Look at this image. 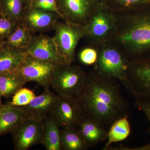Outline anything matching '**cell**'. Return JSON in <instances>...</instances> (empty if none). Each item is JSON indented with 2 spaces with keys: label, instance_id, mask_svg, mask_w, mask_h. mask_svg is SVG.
Returning a JSON list of instances; mask_svg holds the SVG:
<instances>
[{
  "label": "cell",
  "instance_id": "obj_1",
  "mask_svg": "<svg viewBox=\"0 0 150 150\" xmlns=\"http://www.w3.org/2000/svg\"><path fill=\"white\" fill-rule=\"evenodd\" d=\"M75 98L84 116L108 130L115 120L128 115L129 104L117 81L96 71L87 75L83 88Z\"/></svg>",
  "mask_w": 150,
  "mask_h": 150
},
{
  "label": "cell",
  "instance_id": "obj_2",
  "mask_svg": "<svg viewBox=\"0 0 150 150\" xmlns=\"http://www.w3.org/2000/svg\"><path fill=\"white\" fill-rule=\"evenodd\" d=\"M128 28L118 37L129 56L138 59L150 54V6L134 11Z\"/></svg>",
  "mask_w": 150,
  "mask_h": 150
},
{
  "label": "cell",
  "instance_id": "obj_3",
  "mask_svg": "<svg viewBox=\"0 0 150 150\" xmlns=\"http://www.w3.org/2000/svg\"><path fill=\"white\" fill-rule=\"evenodd\" d=\"M129 62L120 51L112 47L102 48L98 52L96 72L106 77L119 81L135 99L137 95L128 76Z\"/></svg>",
  "mask_w": 150,
  "mask_h": 150
},
{
  "label": "cell",
  "instance_id": "obj_4",
  "mask_svg": "<svg viewBox=\"0 0 150 150\" xmlns=\"http://www.w3.org/2000/svg\"><path fill=\"white\" fill-rule=\"evenodd\" d=\"M87 76L79 67L61 64L54 72L50 86L59 96L75 98L83 88Z\"/></svg>",
  "mask_w": 150,
  "mask_h": 150
},
{
  "label": "cell",
  "instance_id": "obj_5",
  "mask_svg": "<svg viewBox=\"0 0 150 150\" xmlns=\"http://www.w3.org/2000/svg\"><path fill=\"white\" fill-rule=\"evenodd\" d=\"M53 38L64 63L71 64L75 50L81 38L85 35L84 26L64 21H58L54 25Z\"/></svg>",
  "mask_w": 150,
  "mask_h": 150
},
{
  "label": "cell",
  "instance_id": "obj_6",
  "mask_svg": "<svg viewBox=\"0 0 150 150\" xmlns=\"http://www.w3.org/2000/svg\"><path fill=\"white\" fill-rule=\"evenodd\" d=\"M111 8L103 0H99L91 16L84 26L85 35L98 41H104L115 28V19Z\"/></svg>",
  "mask_w": 150,
  "mask_h": 150
},
{
  "label": "cell",
  "instance_id": "obj_7",
  "mask_svg": "<svg viewBox=\"0 0 150 150\" xmlns=\"http://www.w3.org/2000/svg\"><path fill=\"white\" fill-rule=\"evenodd\" d=\"M59 65L39 60L27 54L16 71L26 83L35 82L45 88L51 86L52 77Z\"/></svg>",
  "mask_w": 150,
  "mask_h": 150
},
{
  "label": "cell",
  "instance_id": "obj_8",
  "mask_svg": "<svg viewBox=\"0 0 150 150\" xmlns=\"http://www.w3.org/2000/svg\"><path fill=\"white\" fill-rule=\"evenodd\" d=\"M128 76L136 99L150 101V54L129 62Z\"/></svg>",
  "mask_w": 150,
  "mask_h": 150
},
{
  "label": "cell",
  "instance_id": "obj_9",
  "mask_svg": "<svg viewBox=\"0 0 150 150\" xmlns=\"http://www.w3.org/2000/svg\"><path fill=\"white\" fill-rule=\"evenodd\" d=\"M11 133L15 149L28 150L34 145L42 144L44 134L43 120L27 118Z\"/></svg>",
  "mask_w": 150,
  "mask_h": 150
},
{
  "label": "cell",
  "instance_id": "obj_10",
  "mask_svg": "<svg viewBox=\"0 0 150 150\" xmlns=\"http://www.w3.org/2000/svg\"><path fill=\"white\" fill-rule=\"evenodd\" d=\"M99 0H57L61 18L64 21L84 26Z\"/></svg>",
  "mask_w": 150,
  "mask_h": 150
},
{
  "label": "cell",
  "instance_id": "obj_11",
  "mask_svg": "<svg viewBox=\"0 0 150 150\" xmlns=\"http://www.w3.org/2000/svg\"><path fill=\"white\" fill-rule=\"evenodd\" d=\"M49 115L60 128H76L83 117V112L74 97L59 96Z\"/></svg>",
  "mask_w": 150,
  "mask_h": 150
},
{
  "label": "cell",
  "instance_id": "obj_12",
  "mask_svg": "<svg viewBox=\"0 0 150 150\" xmlns=\"http://www.w3.org/2000/svg\"><path fill=\"white\" fill-rule=\"evenodd\" d=\"M26 51L30 56L42 61L59 64H65L53 37L49 35L33 36Z\"/></svg>",
  "mask_w": 150,
  "mask_h": 150
},
{
  "label": "cell",
  "instance_id": "obj_13",
  "mask_svg": "<svg viewBox=\"0 0 150 150\" xmlns=\"http://www.w3.org/2000/svg\"><path fill=\"white\" fill-rule=\"evenodd\" d=\"M59 18L56 13L29 6L20 22L33 33L53 29Z\"/></svg>",
  "mask_w": 150,
  "mask_h": 150
},
{
  "label": "cell",
  "instance_id": "obj_14",
  "mask_svg": "<svg viewBox=\"0 0 150 150\" xmlns=\"http://www.w3.org/2000/svg\"><path fill=\"white\" fill-rule=\"evenodd\" d=\"M59 98V95L45 88L44 92L36 96L29 104L21 107L28 118H36L43 120L50 114L54 109Z\"/></svg>",
  "mask_w": 150,
  "mask_h": 150
},
{
  "label": "cell",
  "instance_id": "obj_15",
  "mask_svg": "<svg viewBox=\"0 0 150 150\" xmlns=\"http://www.w3.org/2000/svg\"><path fill=\"white\" fill-rule=\"evenodd\" d=\"M76 129L89 148L107 139L108 130L100 123L84 115Z\"/></svg>",
  "mask_w": 150,
  "mask_h": 150
},
{
  "label": "cell",
  "instance_id": "obj_16",
  "mask_svg": "<svg viewBox=\"0 0 150 150\" xmlns=\"http://www.w3.org/2000/svg\"><path fill=\"white\" fill-rule=\"evenodd\" d=\"M27 118L21 107L14 106L10 102L3 105L0 112V136L11 133Z\"/></svg>",
  "mask_w": 150,
  "mask_h": 150
},
{
  "label": "cell",
  "instance_id": "obj_17",
  "mask_svg": "<svg viewBox=\"0 0 150 150\" xmlns=\"http://www.w3.org/2000/svg\"><path fill=\"white\" fill-rule=\"evenodd\" d=\"M44 134L42 144L47 150H62L60 127L50 115L43 120Z\"/></svg>",
  "mask_w": 150,
  "mask_h": 150
},
{
  "label": "cell",
  "instance_id": "obj_18",
  "mask_svg": "<svg viewBox=\"0 0 150 150\" xmlns=\"http://www.w3.org/2000/svg\"><path fill=\"white\" fill-rule=\"evenodd\" d=\"M32 34L26 25L20 22L13 32L5 40V47L26 51L32 40Z\"/></svg>",
  "mask_w": 150,
  "mask_h": 150
},
{
  "label": "cell",
  "instance_id": "obj_19",
  "mask_svg": "<svg viewBox=\"0 0 150 150\" xmlns=\"http://www.w3.org/2000/svg\"><path fill=\"white\" fill-rule=\"evenodd\" d=\"M27 54L25 51L3 48L0 51V74L16 71Z\"/></svg>",
  "mask_w": 150,
  "mask_h": 150
},
{
  "label": "cell",
  "instance_id": "obj_20",
  "mask_svg": "<svg viewBox=\"0 0 150 150\" xmlns=\"http://www.w3.org/2000/svg\"><path fill=\"white\" fill-rule=\"evenodd\" d=\"M131 132V125L128 115L115 120L108 131L106 144L103 149L107 150L112 144L126 139Z\"/></svg>",
  "mask_w": 150,
  "mask_h": 150
},
{
  "label": "cell",
  "instance_id": "obj_21",
  "mask_svg": "<svg viewBox=\"0 0 150 150\" xmlns=\"http://www.w3.org/2000/svg\"><path fill=\"white\" fill-rule=\"evenodd\" d=\"M25 83L17 71L0 74V96L6 98L12 96Z\"/></svg>",
  "mask_w": 150,
  "mask_h": 150
},
{
  "label": "cell",
  "instance_id": "obj_22",
  "mask_svg": "<svg viewBox=\"0 0 150 150\" xmlns=\"http://www.w3.org/2000/svg\"><path fill=\"white\" fill-rule=\"evenodd\" d=\"M27 0H0V11L4 16L20 22L29 7Z\"/></svg>",
  "mask_w": 150,
  "mask_h": 150
},
{
  "label": "cell",
  "instance_id": "obj_23",
  "mask_svg": "<svg viewBox=\"0 0 150 150\" xmlns=\"http://www.w3.org/2000/svg\"><path fill=\"white\" fill-rule=\"evenodd\" d=\"M60 135L62 150H85L89 148L76 128H63Z\"/></svg>",
  "mask_w": 150,
  "mask_h": 150
},
{
  "label": "cell",
  "instance_id": "obj_24",
  "mask_svg": "<svg viewBox=\"0 0 150 150\" xmlns=\"http://www.w3.org/2000/svg\"><path fill=\"white\" fill-rule=\"evenodd\" d=\"M110 8L136 11L150 6V0H103Z\"/></svg>",
  "mask_w": 150,
  "mask_h": 150
},
{
  "label": "cell",
  "instance_id": "obj_25",
  "mask_svg": "<svg viewBox=\"0 0 150 150\" xmlns=\"http://www.w3.org/2000/svg\"><path fill=\"white\" fill-rule=\"evenodd\" d=\"M36 96L33 91L23 87L14 94L10 103L14 106L23 107L29 104Z\"/></svg>",
  "mask_w": 150,
  "mask_h": 150
},
{
  "label": "cell",
  "instance_id": "obj_26",
  "mask_svg": "<svg viewBox=\"0 0 150 150\" xmlns=\"http://www.w3.org/2000/svg\"><path fill=\"white\" fill-rule=\"evenodd\" d=\"M18 23L6 17L0 11V40L4 41L7 39Z\"/></svg>",
  "mask_w": 150,
  "mask_h": 150
},
{
  "label": "cell",
  "instance_id": "obj_27",
  "mask_svg": "<svg viewBox=\"0 0 150 150\" xmlns=\"http://www.w3.org/2000/svg\"><path fill=\"white\" fill-rule=\"evenodd\" d=\"M98 52L92 48H83L80 52L79 58L83 64L88 66L95 64L98 58Z\"/></svg>",
  "mask_w": 150,
  "mask_h": 150
},
{
  "label": "cell",
  "instance_id": "obj_28",
  "mask_svg": "<svg viewBox=\"0 0 150 150\" xmlns=\"http://www.w3.org/2000/svg\"><path fill=\"white\" fill-rule=\"evenodd\" d=\"M30 7L54 12L61 17L57 7V0H34L30 3Z\"/></svg>",
  "mask_w": 150,
  "mask_h": 150
},
{
  "label": "cell",
  "instance_id": "obj_29",
  "mask_svg": "<svg viewBox=\"0 0 150 150\" xmlns=\"http://www.w3.org/2000/svg\"><path fill=\"white\" fill-rule=\"evenodd\" d=\"M135 105L144 112L149 121V127L148 132L150 135V101L141 98H137L135 100Z\"/></svg>",
  "mask_w": 150,
  "mask_h": 150
},
{
  "label": "cell",
  "instance_id": "obj_30",
  "mask_svg": "<svg viewBox=\"0 0 150 150\" xmlns=\"http://www.w3.org/2000/svg\"><path fill=\"white\" fill-rule=\"evenodd\" d=\"M5 47V40H0V51Z\"/></svg>",
  "mask_w": 150,
  "mask_h": 150
},
{
  "label": "cell",
  "instance_id": "obj_31",
  "mask_svg": "<svg viewBox=\"0 0 150 150\" xmlns=\"http://www.w3.org/2000/svg\"><path fill=\"white\" fill-rule=\"evenodd\" d=\"M1 97L0 96V112H1V110L2 108L3 105L2 103L1 100Z\"/></svg>",
  "mask_w": 150,
  "mask_h": 150
},
{
  "label": "cell",
  "instance_id": "obj_32",
  "mask_svg": "<svg viewBox=\"0 0 150 150\" xmlns=\"http://www.w3.org/2000/svg\"><path fill=\"white\" fill-rule=\"evenodd\" d=\"M27 1L30 3H30L34 1V0H27Z\"/></svg>",
  "mask_w": 150,
  "mask_h": 150
}]
</instances>
